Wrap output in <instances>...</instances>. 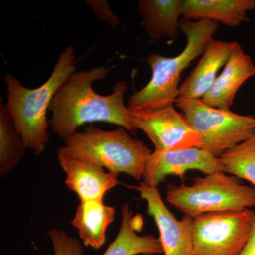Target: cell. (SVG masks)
<instances>
[{
  "mask_svg": "<svg viewBox=\"0 0 255 255\" xmlns=\"http://www.w3.org/2000/svg\"><path fill=\"white\" fill-rule=\"evenodd\" d=\"M87 3L97 18L107 21L112 27H117L122 23L120 18L111 9L106 0H88Z\"/></svg>",
  "mask_w": 255,
  "mask_h": 255,
  "instance_id": "21",
  "label": "cell"
},
{
  "mask_svg": "<svg viewBox=\"0 0 255 255\" xmlns=\"http://www.w3.org/2000/svg\"><path fill=\"white\" fill-rule=\"evenodd\" d=\"M110 68L95 67L70 74L60 85L49 107L52 130L64 140L73 135L86 124L104 122L114 124L135 132L129 112L124 104L128 90L125 81L114 84L112 94L101 95L92 87L94 82L107 78Z\"/></svg>",
  "mask_w": 255,
  "mask_h": 255,
  "instance_id": "1",
  "label": "cell"
},
{
  "mask_svg": "<svg viewBox=\"0 0 255 255\" xmlns=\"http://www.w3.org/2000/svg\"><path fill=\"white\" fill-rule=\"evenodd\" d=\"M122 221L117 237L102 255H155L163 254L159 238L153 235L140 236L142 227L140 215L134 216L129 204L122 207Z\"/></svg>",
  "mask_w": 255,
  "mask_h": 255,
  "instance_id": "14",
  "label": "cell"
},
{
  "mask_svg": "<svg viewBox=\"0 0 255 255\" xmlns=\"http://www.w3.org/2000/svg\"><path fill=\"white\" fill-rule=\"evenodd\" d=\"M128 112L132 127L145 132L155 145V150H180L200 145V137L174 105Z\"/></svg>",
  "mask_w": 255,
  "mask_h": 255,
  "instance_id": "8",
  "label": "cell"
},
{
  "mask_svg": "<svg viewBox=\"0 0 255 255\" xmlns=\"http://www.w3.org/2000/svg\"><path fill=\"white\" fill-rule=\"evenodd\" d=\"M76 69L75 48L68 46L60 53L49 78L40 87L27 88L12 74L5 76L7 87V102L5 105L25 147L36 155L42 153L49 141L50 122L47 112L53 97L62 83Z\"/></svg>",
  "mask_w": 255,
  "mask_h": 255,
  "instance_id": "2",
  "label": "cell"
},
{
  "mask_svg": "<svg viewBox=\"0 0 255 255\" xmlns=\"http://www.w3.org/2000/svg\"><path fill=\"white\" fill-rule=\"evenodd\" d=\"M6 105L0 103V177L8 175L21 162L26 150Z\"/></svg>",
  "mask_w": 255,
  "mask_h": 255,
  "instance_id": "18",
  "label": "cell"
},
{
  "mask_svg": "<svg viewBox=\"0 0 255 255\" xmlns=\"http://www.w3.org/2000/svg\"><path fill=\"white\" fill-rule=\"evenodd\" d=\"M225 173L246 179L255 187V135L219 157Z\"/></svg>",
  "mask_w": 255,
  "mask_h": 255,
  "instance_id": "19",
  "label": "cell"
},
{
  "mask_svg": "<svg viewBox=\"0 0 255 255\" xmlns=\"http://www.w3.org/2000/svg\"><path fill=\"white\" fill-rule=\"evenodd\" d=\"M218 28L217 23L208 20H181L179 29L187 38L184 50L173 58H166L158 53H152L146 58L152 70V77L145 87L129 97L128 110H141L174 105L179 97V80L183 71L202 55Z\"/></svg>",
  "mask_w": 255,
  "mask_h": 255,
  "instance_id": "3",
  "label": "cell"
},
{
  "mask_svg": "<svg viewBox=\"0 0 255 255\" xmlns=\"http://www.w3.org/2000/svg\"><path fill=\"white\" fill-rule=\"evenodd\" d=\"M237 42L211 38L197 65L179 87V100H202L214 85L220 69L227 63Z\"/></svg>",
  "mask_w": 255,
  "mask_h": 255,
  "instance_id": "12",
  "label": "cell"
},
{
  "mask_svg": "<svg viewBox=\"0 0 255 255\" xmlns=\"http://www.w3.org/2000/svg\"><path fill=\"white\" fill-rule=\"evenodd\" d=\"M176 107L200 137L198 148L219 157L255 135V118L214 108L201 100H179Z\"/></svg>",
  "mask_w": 255,
  "mask_h": 255,
  "instance_id": "6",
  "label": "cell"
},
{
  "mask_svg": "<svg viewBox=\"0 0 255 255\" xmlns=\"http://www.w3.org/2000/svg\"><path fill=\"white\" fill-rule=\"evenodd\" d=\"M255 75L253 60L238 43L223 71L201 100L210 107L230 110L239 89Z\"/></svg>",
  "mask_w": 255,
  "mask_h": 255,
  "instance_id": "13",
  "label": "cell"
},
{
  "mask_svg": "<svg viewBox=\"0 0 255 255\" xmlns=\"http://www.w3.org/2000/svg\"><path fill=\"white\" fill-rule=\"evenodd\" d=\"M189 170H199L205 175L223 172L218 157L198 147L155 150L146 162L142 182L149 187L158 188L167 176H177L184 179Z\"/></svg>",
  "mask_w": 255,
  "mask_h": 255,
  "instance_id": "9",
  "label": "cell"
},
{
  "mask_svg": "<svg viewBox=\"0 0 255 255\" xmlns=\"http://www.w3.org/2000/svg\"><path fill=\"white\" fill-rule=\"evenodd\" d=\"M58 152L100 166L114 173H125L140 181L152 151L122 127L105 130L90 125L64 140Z\"/></svg>",
  "mask_w": 255,
  "mask_h": 255,
  "instance_id": "4",
  "label": "cell"
},
{
  "mask_svg": "<svg viewBox=\"0 0 255 255\" xmlns=\"http://www.w3.org/2000/svg\"><path fill=\"white\" fill-rule=\"evenodd\" d=\"M183 0H139V14L146 33L152 41L178 37Z\"/></svg>",
  "mask_w": 255,
  "mask_h": 255,
  "instance_id": "17",
  "label": "cell"
},
{
  "mask_svg": "<svg viewBox=\"0 0 255 255\" xmlns=\"http://www.w3.org/2000/svg\"><path fill=\"white\" fill-rule=\"evenodd\" d=\"M238 255H255V220L251 237Z\"/></svg>",
  "mask_w": 255,
  "mask_h": 255,
  "instance_id": "22",
  "label": "cell"
},
{
  "mask_svg": "<svg viewBox=\"0 0 255 255\" xmlns=\"http://www.w3.org/2000/svg\"><path fill=\"white\" fill-rule=\"evenodd\" d=\"M103 201H80L71 222L82 244L95 250L105 244L107 228L115 219V209L106 205Z\"/></svg>",
  "mask_w": 255,
  "mask_h": 255,
  "instance_id": "16",
  "label": "cell"
},
{
  "mask_svg": "<svg viewBox=\"0 0 255 255\" xmlns=\"http://www.w3.org/2000/svg\"><path fill=\"white\" fill-rule=\"evenodd\" d=\"M58 159L66 177L68 189L80 201L104 200L105 194L119 184V174L106 172L105 169L58 152Z\"/></svg>",
  "mask_w": 255,
  "mask_h": 255,
  "instance_id": "11",
  "label": "cell"
},
{
  "mask_svg": "<svg viewBox=\"0 0 255 255\" xmlns=\"http://www.w3.org/2000/svg\"><path fill=\"white\" fill-rule=\"evenodd\" d=\"M147 201V214L152 216L159 229V241L164 255H191L194 219L184 216L177 220L167 209L157 187L140 182L134 187Z\"/></svg>",
  "mask_w": 255,
  "mask_h": 255,
  "instance_id": "10",
  "label": "cell"
},
{
  "mask_svg": "<svg viewBox=\"0 0 255 255\" xmlns=\"http://www.w3.org/2000/svg\"><path fill=\"white\" fill-rule=\"evenodd\" d=\"M53 247V255H84V245L77 238L69 236L62 230L50 229L48 231Z\"/></svg>",
  "mask_w": 255,
  "mask_h": 255,
  "instance_id": "20",
  "label": "cell"
},
{
  "mask_svg": "<svg viewBox=\"0 0 255 255\" xmlns=\"http://www.w3.org/2000/svg\"><path fill=\"white\" fill-rule=\"evenodd\" d=\"M255 0H183L182 16L186 19L208 20L237 27L249 20Z\"/></svg>",
  "mask_w": 255,
  "mask_h": 255,
  "instance_id": "15",
  "label": "cell"
},
{
  "mask_svg": "<svg viewBox=\"0 0 255 255\" xmlns=\"http://www.w3.org/2000/svg\"><path fill=\"white\" fill-rule=\"evenodd\" d=\"M166 200L184 216L195 219L211 213L255 207V187L223 172L194 178L190 185L169 184Z\"/></svg>",
  "mask_w": 255,
  "mask_h": 255,
  "instance_id": "5",
  "label": "cell"
},
{
  "mask_svg": "<svg viewBox=\"0 0 255 255\" xmlns=\"http://www.w3.org/2000/svg\"><path fill=\"white\" fill-rule=\"evenodd\" d=\"M255 212L211 213L194 219L191 255H238L251 237Z\"/></svg>",
  "mask_w": 255,
  "mask_h": 255,
  "instance_id": "7",
  "label": "cell"
}]
</instances>
